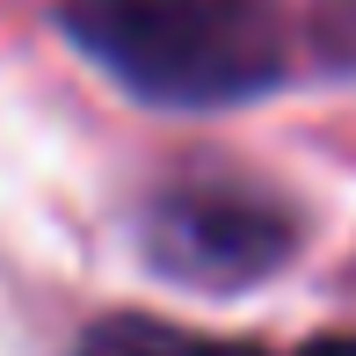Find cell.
Here are the masks:
<instances>
[{"instance_id":"cell-1","label":"cell","mask_w":356,"mask_h":356,"mask_svg":"<svg viewBox=\"0 0 356 356\" xmlns=\"http://www.w3.org/2000/svg\"><path fill=\"white\" fill-rule=\"evenodd\" d=\"M58 29L168 109H225L284 80L277 0H58Z\"/></svg>"},{"instance_id":"cell-2","label":"cell","mask_w":356,"mask_h":356,"mask_svg":"<svg viewBox=\"0 0 356 356\" xmlns=\"http://www.w3.org/2000/svg\"><path fill=\"white\" fill-rule=\"evenodd\" d=\"M291 240H298V218L248 182H182L145 218L153 262L197 291H240L269 277L277 262H291Z\"/></svg>"},{"instance_id":"cell-3","label":"cell","mask_w":356,"mask_h":356,"mask_svg":"<svg viewBox=\"0 0 356 356\" xmlns=\"http://www.w3.org/2000/svg\"><path fill=\"white\" fill-rule=\"evenodd\" d=\"M80 356H262L254 342H218V334L175 327V320H145V313H109L88 327Z\"/></svg>"},{"instance_id":"cell-4","label":"cell","mask_w":356,"mask_h":356,"mask_svg":"<svg viewBox=\"0 0 356 356\" xmlns=\"http://www.w3.org/2000/svg\"><path fill=\"white\" fill-rule=\"evenodd\" d=\"M298 356H356V327H349V334H313Z\"/></svg>"}]
</instances>
